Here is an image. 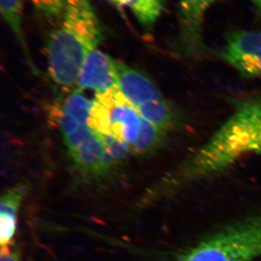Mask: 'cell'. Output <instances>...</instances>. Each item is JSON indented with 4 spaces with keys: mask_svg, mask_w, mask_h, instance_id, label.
<instances>
[{
    "mask_svg": "<svg viewBox=\"0 0 261 261\" xmlns=\"http://www.w3.org/2000/svg\"><path fill=\"white\" fill-rule=\"evenodd\" d=\"M225 121L159 182L154 192L174 193L214 177L250 156L261 155V94L231 101Z\"/></svg>",
    "mask_w": 261,
    "mask_h": 261,
    "instance_id": "1",
    "label": "cell"
},
{
    "mask_svg": "<svg viewBox=\"0 0 261 261\" xmlns=\"http://www.w3.org/2000/svg\"><path fill=\"white\" fill-rule=\"evenodd\" d=\"M58 20L46 42L48 68L58 85L73 87L86 58L102 42V25L90 0H66Z\"/></svg>",
    "mask_w": 261,
    "mask_h": 261,
    "instance_id": "2",
    "label": "cell"
},
{
    "mask_svg": "<svg viewBox=\"0 0 261 261\" xmlns=\"http://www.w3.org/2000/svg\"><path fill=\"white\" fill-rule=\"evenodd\" d=\"M261 256V213L228 223L171 261H255Z\"/></svg>",
    "mask_w": 261,
    "mask_h": 261,
    "instance_id": "3",
    "label": "cell"
},
{
    "mask_svg": "<svg viewBox=\"0 0 261 261\" xmlns=\"http://www.w3.org/2000/svg\"><path fill=\"white\" fill-rule=\"evenodd\" d=\"M142 117L118 88L97 94L88 126L99 137H110L129 146L137 140Z\"/></svg>",
    "mask_w": 261,
    "mask_h": 261,
    "instance_id": "4",
    "label": "cell"
},
{
    "mask_svg": "<svg viewBox=\"0 0 261 261\" xmlns=\"http://www.w3.org/2000/svg\"><path fill=\"white\" fill-rule=\"evenodd\" d=\"M217 0H179L176 53L188 61H198L208 53L203 37L207 10Z\"/></svg>",
    "mask_w": 261,
    "mask_h": 261,
    "instance_id": "5",
    "label": "cell"
},
{
    "mask_svg": "<svg viewBox=\"0 0 261 261\" xmlns=\"http://www.w3.org/2000/svg\"><path fill=\"white\" fill-rule=\"evenodd\" d=\"M217 56L243 78L261 79V31L231 32Z\"/></svg>",
    "mask_w": 261,
    "mask_h": 261,
    "instance_id": "6",
    "label": "cell"
},
{
    "mask_svg": "<svg viewBox=\"0 0 261 261\" xmlns=\"http://www.w3.org/2000/svg\"><path fill=\"white\" fill-rule=\"evenodd\" d=\"M118 65V62L106 53L97 49L91 51L79 75V89H91L101 94L116 88Z\"/></svg>",
    "mask_w": 261,
    "mask_h": 261,
    "instance_id": "7",
    "label": "cell"
},
{
    "mask_svg": "<svg viewBox=\"0 0 261 261\" xmlns=\"http://www.w3.org/2000/svg\"><path fill=\"white\" fill-rule=\"evenodd\" d=\"M68 151L75 168L87 177L104 176L116 167L106 153L102 141L94 133Z\"/></svg>",
    "mask_w": 261,
    "mask_h": 261,
    "instance_id": "8",
    "label": "cell"
},
{
    "mask_svg": "<svg viewBox=\"0 0 261 261\" xmlns=\"http://www.w3.org/2000/svg\"><path fill=\"white\" fill-rule=\"evenodd\" d=\"M117 88L136 108L164 97L148 76L120 63L118 65Z\"/></svg>",
    "mask_w": 261,
    "mask_h": 261,
    "instance_id": "9",
    "label": "cell"
},
{
    "mask_svg": "<svg viewBox=\"0 0 261 261\" xmlns=\"http://www.w3.org/2000/svg\"><path fill=\"white\" fill-rule=\"evenodd\" d=\"M28 185L19 184L3 194L0 201V245L5 248L13 245L16 232L18 215L23 199L28 192Z\"/></svg>",
    "mask_w": 261,
    "mask_h": 261,
    "instance_id": "10",
    "label": "cell"
},
{
    "mask_svg": "<svg viewBox=\"0 0 261 261\" xmlns=\"http://www.w3.org/2000/svg\"><path fill=\"white\" fill-rule=\"evenodd\" d=\"M141 117L167 134L180 129L184 124L181 111L166 98L137 107Z\"/></svg>",
    "mask_w": 261,
    "mask_h": 261,
    "instance_id": "11",
    "label": "cell"
},
{
    "mask_svg": "<svg viewBox=\"0 0 261 261\" xmlns=\"http://www.w3.org/2000/svg\"><path fill=\"white\" fill-rule=\"evenodd\" d=\"M117 7H127L146 32L153 30L164 9V0H110Z\"/></svg>",
    "mask_w": 261,
    "mask_h": 261,
    "instance_id": "12",
    "label": "cell"
},
{
    "mask_svg": "<svg viewBox=\"0 0 261 261\" xmlns=\"http://www.w3.org/2000/svg\"><path fill=\"white\" fill-rule=\"evenodd\" d=\"M1 15L6 23L9 25L19 43L25 51V58L33 71L37 73L28 51L22 29L23 14V0H0Z\"/></svg>",
    "mask_w": 261,
    "mask_h": 261,
    "instance_id": "13",
    "label": "cell"
},
{
    "mask_svg": "<svg viewBox=\"0 0 261 261\" xmlns=\"http://www.w3.org/2000/svg\"><path fill=\"white\" fill-rule=\"evenodd\" d=\"M167 135L166 132L142 118L140 132L130 150L133 153L142 155L152 153L164 144Z\"/></svg>",
    "mask_w": 261,
    "mask_h": 261,
    "instance_id": "14",
    "label": "cell"
},
{
    "mask_svg": "<svg viewBox=\"0 0 261 261\" xmlns=\"http://www.w3.org/2000/svg\"><path fill=\"white\" fill-rule=\"evenodd\" d=\"M93 101L89 100L78 89L65 98L61 108L81 126H88Z\"/></svg>",
    "mask_w": 261,
    "mask_h": 261,
    "instance_id": "15",
    "label": "cell"
},
{
    "mask_svg": "<svg viewBox=\"0 0 261 261\" xmlns=\"http://www.w3.org/2000/svg\"><path fill=\"white\" fill-rule=\"evenodd\" d=\"M38 12L47 18L59 20L64 11L66 0H30Z\"/></svg>",
    "mask_w": 261,
    "mask_h": 261,
    "instance_id": "16",
    "label": "cell"
},
{
    "mask_svg": "<svg viewBox=\"0 0 261 261\" xmlns=\"http://www.w3.org/2000/svg\"><path fill=\"white\" fill-rule=\"evenodd\" d=\"M0 261H22L18 250L15 247L10 246L1 248Z\"/></svg>",
    "mask_w": 261,
    "mask_h": 261,
    "instance_id": "17",
    "label": "cell"
},
{
    "mask_svg": "<svg viewBox=\"0 0 261 261\" xmlns=\"http://www.w3.org/2000/svg\"><path fill=\"white\" fill-rule=\"evenodd\" d=\"M255 6V10H256L257 14L261 18V0H251Z\"/></svg>",
    "mask_w": 261,
    "mask_h": 261,
    "instance_id": "18",
    "label": "cell"
}]
</instances>
